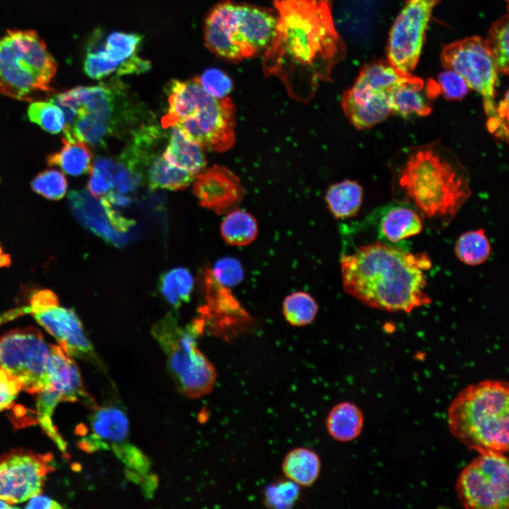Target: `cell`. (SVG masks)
Instances as JSON below:
<instances>
[{
    "mask_svg": "<svg viewBox=\"0 0 509 509\" xmlns=\"http://www.w3.org/2000/svg\"><path fill=\"white\" fill-rule=\"evenodd\" d=\"M274 6L278 21L263 71L279 79L291 98L308 103L346 55L331 0H274Z\"/></svg>",
    "mask_w": 509,
    "mask_h": 509,
    "instance_id": "cell-1",
    "label": "cell"
},
{
    "mask_svg": "<svg viewBox=\"0 0 509 509\" xmlns=\"http://www.w3.org/2000/svg\"><path fill=\"white\" fill-rule=\"evenodd\" d=\"M426 254H414L381 242L358 247L340 261L344 291L367 306L409 312L428 305Z\"/></svg>",
    "mask_w": 509,
    "mask_h": 509,
    "instance_id": "cell-2",
    "label": "cell"
},
{
    "mask_svg": "<svg viewBox=\"0 0 509 509\" xmlns=\"http://www.w3.org/2000/svg\"><path fill=\"white\" fill-rule=\"evenodd\" d=\"M390 168L397 201L442 226L452 221L472 194L467 170L438 141L402 148Z\"/></svg>",
    "mask_w": 509,
    "mask_h": 509,
    "instance_id": "cell-3",
    "label": "cell"
},
{
    "mask_svg": "<svg viewBox=\"0 0 509 509\" xmlns=\"http://www.w3.org/2000/svg\"><path fill=\"white\" fill-rule=\"evenodd\" d=\"M509 387L485 380L460 391L447 410L450 433L479 453L508 450Z\"/></svg>",
    "mask_w": 509,
    "mask_h": 509,
    "instance_id": "cell-4",
    "label": "cell"
},
{
    "mask_svg": "<svg viewBox=\"0 0 509 509\" xmlns=\"http://www.w3.org/2000/svg\"><path fill=\"white\" fill-rule=\"evenodd\" d=\"M166 93L168 107L161 119L163 129L176 126L206 150L222 153L232 148L236 108L230 98H214L193 79L170 81Z\"/></svg>",
    "mask_w": 509,
    "mask_h": 509,
    "instance_id": "cell-5",
    "label": "cell"
},
{
    "mask_svg": "<svg viewBox=\"0 0 509 509\" xmlns=\"http://www.w3.org/2000/svg\"><path fill=\"white\" fill-rule=\"evenodd\" d=\"M57 62L33 30H8L0 37V93L33 101L50 91Z\"/></svg>",
    "mask_w": 509,
    "mask_h": 509,
    "instance_id": "cell-6",
    "label": "cell"
},
{
    "mask_svg": "<svg viewBox=\"0 0 509 509\" xmlns=\"http://www.w3.org/2000/svg\"><path fill=\"white\" fill-rule=\"evenodd\" d=\"M204 329L199 317L182 327L171 313L152 328L153 337L166 355L168 368L177 389L190 399L209 394L216 380L214 366L197 348V339Z\"/></svg>",
    "mask_w": 509,
    "mask_h": 509,
    "instance_id": "cell-7",
    "label": "cell"
},
{
    "mask_svg": "<svg viewBox=\"0 0 509 509\" xmlns=\"http://www.w3.org/2000/svg\"><path fill=\"white\" fill-rule=\"evenodd\" d=\"M59 101L76 112L89 116L100 128L106 140L119 136L141 125L145 114L137 101L119 79L112 78L93 86H78L58 94Z\"/></svg>",
    "mask_w": 509,
    "mask_h": 509,
    "instance_id": "cell-8",
    "label": "cell"
},
{
    "mask_svg": "<svg viewBox=\"0 0 509 509\" xmlns=\"http://www.w3.org/2000/svg\"><path fill=\"white\" fill-rule=\"evenodd\" d=\"M503 452H485L459 475L455 489L462 506L469 509H507L509 505L508 460Z\"/></svg>",
    "mask_w": 509,
    "mask_h": 509,
    "instance_id": "cell-9",
    "label": "cell"
},
{
    "mask_svg": "<svg viewBox=\"0 0 509 509\" xmlns=\"http://www.w3.org/2000/svg\"><path fill=\"white\" fill-rule=\"evenodd\" d=\"M50 344L35 327L15 329L0 337V368L6 371L30 394L49 384Z\"/></svg>",
    "mask_w": 509,
    "mask_h": 509,
    "instance_id": "cell-10",
    "label": "cell"
},
{
    "mask_svg": "<svg viewBox=\"0 0 509 509\" xmlns=\"http://www.w3.org/2000/svg\"><path fill=\"white\" fill-rule=\"evenodd\" d=\"M131 135L119 160L136 172L149 188L184 189L194 181L197 175L171 165L157 149L162 139L156 126L141 125Z\"/></svg>",
    "mask_w": 509,
    "mask_h": 509,
    "instance_id": "cell-11",
    "label": "cell"
},
{
    "mask_svg": "<svg viewBox=\"0 0 509 509\" xmlns=\"http://www.w3.org/2000/svg\"><path fill=\"white\" fill-rule=\"evenodd\" d=\"M441 61L444 67L458 74L468 87L480 93L489 117L497 115L494 104L498 71L485 40L472 36L443 47Z\"/></svg>",
    "mask_w": 509,
    "mask_h": 509,
    "instance_id": "cell-12",
    "label": "cell"
},
{
    "mask_svg": "<svg viewBox=\"0 0 509 509\" xmlns=\"http://www.w3.org/2000/svg\"><path fill=\"white\" fill-rule=\"evenodd\" d=\"M25 312L32 314L67 355L100 363L79 318L73 310L60 305L53 291L42 289L35 292Z\"/></svg>",
    "mask_w": 509,
    "mask_h": 509,
    "instance_id": "cell-13",
    "label": "cell"
},
{
    "mask_svg": "<svg viewBox=\"0 0 509 509\" xmlns=\"http://www.w3.org/2000/svg\"><path fill=\"white\" fill-rule=\"evenodd\" d=\"M440 1L406 0L391 28L386 47L388 62L399 71L411 74L415 69L433 9Z\"/></svg>",
    "mask_w": 509,
    "mask_h": 509,
    "instance_id": "cell-14",
    "label": "cell"
},
{
    "mask_svg": "<svg viewBox=\"0 0 509 509\" xmlns=\"http://www.w3.org/2000/svg\"><path fill=\"white\" fill-rule=\"evenodd\" d=\"M54 467L50 454L23 448L0 456V499L18 503L40 494L45 480Z\"/></svg>",
    "mask_w": 509,
    "mask_h": 509,
    "instance_id": "cell-15",
    "label": "cell"
},
{
    "mask_svg": "<svg viewBox=\"0 0 509 509\" xmlns=\"http://www.w3.org/2000/svg\"><path fill=\"white\" fill-rule=\"evenodd\" d=\"M204 35L207 48L227 60L239 62L256 55L246 39L239 3L232 0H222L210 10Z\"/></svg>",
    "mask_w": 509,
    "mask_h": 509,
    "instance_id": "cell-16",
    "label": "cell"
},
{
    "mask_svg": "<svg viewBox=\"0 0 509 509\" xmlns=\"http://www.w3.org/2000/svg\"><path fill=\"white\" fill-rule=\"evenodd\" d=\"M68 201L73 214L84 227L115 245L125 242V234L135 223L106 200L93 197L87 189L71 191Z\"/></svg>",
    "mask_w": 509,
    "mask_h": 509,
    "instance_id": "cell-17",
    "label": "cell"
},
{
    "mask_svg": "<svg viewBox=\"0 0 509 509\" xmlns=\"http://www.w3.org/2000/svg\"><path fill=\"white\" fill-rule=\"evenodd\" d=\"M142 37L136 33L115 31L107 35L97 47H90L95 66L105 78L115 73L117 76L146 72L151 64L137 55Z\"/></svg>",
    "mask_w": 509,
    "mask_h": 509,
    "instance_id": "cell-18",
    "label": "cell"
},
{
    "mask_svg": "<svg viewBox=\"0 0 509 509\" xmlns=\"http://www.w3.org/2000/svg\"><path fill=\"white\" fill-rule=\"evenodd\" d=\"M193 182V192L203 207L217 214L238 208L245 190L238 177L225 166L214 165L199 172Z\"/></svg>",
    "mask_w": 509,
    "mask_h": 509,
    "instance_id": "cell-19",
    "label": "cell"
},
{
    "mask_svg": "<svg viewBox=\"0 0 509 509\" xmlns=\"http://www.w3.org/2000/svg\"><path fill=\"white\" fill-rule=\"evenodd\" d=\"M390 94L356 78L344 92L341 105L350 123L356 129L364 130L381 123L391 115Z\"/></svg>",
    "mask_w": 509,
    "mask_h": 509,
    "instance_id": "cell-20",
    "label": "cell"
},
{
    "mask_svg": "<svg viewBox=\"0 0 509 509\" xmlns=\"http://www.w3.org/2000/svg\"><path fill=\"white\" fill-rule=\"evenodd\" d=\"M90 431L79 441V447L93 452L127 440L129 422L126 414L115 406H94L90 419Z\"/></svg>",
    "mask_w": 509,
    "mask_h": 509,
    "instance_id": "cell-21",
    "label": "cell"
},
{
    "mask_svg": "<svg viewBox=\"0 0 509 509\" xmlns=\"http://www.w3.org/2000/svg\"><path fill=\"white\" fill-rule=\"evenodd\" d=\"M50 349L48 385L59 393L62 402L83 400L94 407L95 402L85 390L79 370L72 357L59 346L50 344Z\"/></svg>",
    "mask_w": 509,
    "mask_h": 509,
    "instance_id": "cell-22",
    "label": "cell"
},
{
    "mask_svg": "<svg viewBox=\"0 0 509 509\" xmlns=\"http://www.w3.org/2000/svg\"><path fill=\"white\" fill-rule=\"evenodd\" d=\"M169 128V139L163 151V157L171 165L197 175L206 165L204 149L187 138L176 126Z\"/></svg>",
    "mask_w": 509,
    "mask_h": 509,
    "instance_id": "cell-23",
    "label": "cell"
},
{
    "mask_svg": "<svg viewBox=\"0 0 509 509\" xmlns=\"http://www.w3.org/2000/svg\"><path fill=\"white\" fill-rule=\"evenodd\" d=\"M380 228L384 237L392 242H398L419 234L423 223L419 213L409 206L399 201L385 209Z\"/></svg>",
    "mask_w": 509,
    "mask_h": 509,
    "instance_id": "cell-24",
    "label": "cell"
},
{
    "mask_svg": "<svg viewBox=\"0 0 509 509\" xmlns=\"http://www.w3.org/2000/svg\"><path fill=\"white\" fill-rule=\"evenodd\" d=\"M364 416L354 403L344 401L333 406L325 419L328 434L335 440L347 443L356 439L361 433Z\"/></svg>",
    "mask_w": 509,
    "mask_h": 509,
    "instance_id": "cell-25",
    "label": "cell"
},
{
    "mask_svg": "<svg viewBox=\"0 0 509 509\" xmlns=\"http://www.w3.org/2000/svg\"><path fill=\"white\" fill-rule=\"evenodd\" d=\"M321 467L318 454L305 447L290 450L281 463L284 476L300 487L312 486L320 476Z\"/></svg>",
    "mask_w": 509,
    "mask_h": 509,
    "instance_id": "cell-26",
    "label": "cell"
},
{
    "mask_svg": "<svg viewBox=\"0 0 509 509\" xmlns=\"http://www.w3.org/2000/svg\"><path fill=\"white\" fill-rule=\"evenodd\" d=\"M423 86V80L414 76L396 87L390 94L391 114L403 118L429 115L431 107L421 93Z\"/></svg>",
    "mask_w": 509,
    "mask_h": 509,
    "instance_id": "cell-27",
    "label": "cell"
},
{
    "mask_svg": "<svg viewBox=\"0 0 509 509\" xmlns=\"http://www.w3.org/2000/svg\"><path fill=\"white\" fill-rule=\"evenodd\" d=\"M363 194V188L357 182L345 180L332 185L324 199L329 210L335 218H347L358 211Z\"/></svg>",
    "mask_w": 509,
    "mask_h": 509,
    "instance_id": "cell-28",
    "label": "cell"
},
{
    "mask_svg": "<svg viewBox=\"0 0 509 509\" xmlns=\"http://www.w3.org/2000/svg\"><path fill=\"white\" fill-rule=\"evenodd\" d=\"M61 149L47 159L49 165L59 167L65 173L78 176L90 172L92 153L86 143L74 139H62Z\"/></svg>",
    "mask_w": 509,
    "mask_h": 509,
    "instance_id": "cell-29",
    "label": "cell"
},
{
    "mask_svg": "<svg viewBox=\"0 0 509 509\" xmlns=\"http://www.w3.org/2000/svg\"><path fill=\"white\" fill-rule=\"evenodd\" d=\"M223 240L232 246H246L252 242L258 234V224L249 212L235 209L227 213L221 224Z\"/></svg>",
    "mask_w": 509,
    "mask_h": 509,
    "instance_id": "cell-30",
    "label": "cell"
},
{
    "mask_svg": "<svg viewBox=\"0 0 509 509\" xmlns=\"http://www.w3.org/2000/svg\"><path fill=\"white\" fill-rule=\"evenodd\" d=\"M193 285L191 273L184 267L174 268L164 273L159 281L160 293L175 308L189 301Z\"/></svg>",
    "mask_w": 509,
    "mask_h": 509,
    "instance_id": "cell-31",
    "label": "cell"
},
{
    "mask_svg": "<svg viewBox=\"0 0 509 509\" xmlns=\"http://www.w3.org/2000/svg\"><path fill=\"white\" fill-rule=\"evenodd\" d=\"M491 245L483 229L467 231L457 239L455 252L457 257L467 265L484 262L491 253Z\"/></svg>",
    "mask_w": 509,
    "mask_h": 509,
    "instance_id": "cell-32",
    "label": "cell"
},
{
    "mask_svg": "<svg viewBox=\"0 0 509 509\" xmlns=\"http://www.w3.org/2000/svg\"><path fill=\"white\" fill-rule=\"evenodd\" d=\"M282 310L285 320L291 325L304 327L315 320L318 305L310 294L299 291L284 298Z\"/></svg>",
    "mask_w": 509,
    "mask_h": 509,
    "instance_id": "cell-33",
    "label": "cell"
},
{
    "mask_svg": "<svg viewBox=\"0 0 509 509\" xmlns=\"http://www.w3.org/2000/svg\"><path fill=\"white\" fill-rule=\"evenodd\" d=\"M498 71L508 73L509 22L505 15L494 23L485 40Z\"/></svg>",
    "mask_w": 509,
    "mask_h": 509,
    "instance_id": "cell-34",
    "label": "cell"
},
{
    "mask_svg": "<svg viewBox=\"0 0 509 509\" xmlns=\"http://www.w3.org/2000/svg\"><path fill=\"white\" fill-rule=\"evenodd\" d=\"M300 496V486L286 479H279L268 485L263 492V503L272 508H290Z\"/></svg>",
    "mask_w": 509,
    "mask_h": 509,
    "instance_id": "cell-35",
    "label": "cell"
},
{
    "mask_svg": "<svg viewBox=\"0 0 509 509\" xmlns=\"http://www.w3.org/2000/svg\"><path fill=\"white\" fill-rule=\"evenodd\" d=\"M28 115L30 121L52 134L60 132L65 127L63 111L50 101L31 103L28 107Z\"/></svg>",
    "mask_w": 509,
    "mask_h": 509,
    "instance_id": "cell-36",
    "label": "cell"
},
{
    "mask_svg": "<svg viewBox=\"0 0 509 509\" xmlns=\"http://www.w3.org/2000/svg\"><path fill=\"white\" fill-rule=\"evenodd\" d=\"M35 192L45 197L57 200L62 198L67 189V182L64 175L55 170L40 173L32 182Z\"/></svg>",
    "mask_w": 509,
    "mask_h": 509,
    "instance_id": "cell-37",
    "label": "cell"
},
{
    "mask_svg": "<svg viewBox=\"0 0 509 509\" xmlns=\"http://www.w3.org/2000/svg\"><path fill=\"white\" fill-rule=\"evenodd\" d=\"M209 94L216 98H223L233 90L231 78L222 70L217 68L206 69L201 75L192 78Z\"/></svg>",
    "mask_w": 509,
    "mask_h": 509,
    "instance_id": "cell-38",
    "label": "cell"
},
{
    "mask_svg": "<svg viewBox=\"0 0 509 509\" xmlns=\"http://www.w3.org/2000/svg\"><path fill=\"white\" fill-rule=\"evenodd\" d=\"M211 272L217 282L224 286H235L242 281L244 276L240 262L230 257L218 259Z\"/></svg>",
    "mask_w": 509,
    "mask_h": 509,
    "instance_id": "cell-39",
    "label": "cell"
},
{
    "mask_svg": "<svg viewBox=\"0 0 509 509\" xmlns=\"http://www.w3.org/2000/svg\"><path fill=\"white\" fill-rule=\"evenodd\" d=\"M440 94L448 100L462 99L468 92V86L461 76L451 69L441 72L436 82Z\"/></svg>",
    "mask_w": 509,
    "mask_h": 509,
    "instance_id": "cell-40",
    "label": "cell"
},
{
    "mask_svg": "<svg viewBox=\"0 0 509 509\" xmlns=\"http://www.w3.org/2000/svg\"><path fill=\"white\" fill-rule=\"evenodd\" d=\"M22 387L20 383L0 368V411L11 408Z\"/></svg>",
    "mask_w": 509,
    "mask_h": 509,
    "instance_id": "cell-41",
    "label": "cell"
},
{
    "mask_svg": "<svg viewBox=\"0 0 509 509\" xmlns=\"http://www.w3.org/2000/svg\"><path fill=\"white\" fill-rule=\"evenodd\" d=\"M25 508L59 509L62 506L50 498L38 494L30 498Z\"/></svg>",
    "mask_w": 509,
    "mask_h": 509,
    "instance_id": "cell-42",
    "label": "cell"
},
{
    "mask_svg": "<svg viewBox=\"0 0 509 509\" xmlns=\"http://www.w3.org/2000/svg\"><path fill=\"white\" fill-rule=\"evenodd\" d=\"M16 507L11 505L8 503L0 499V508H16Z\"/></svg>",
    "mask_w": 509,
    "mask_h": 509,
    "instance_id": "cell-43",
    "label": "cell"
},
{
    "mask_svg": "<svg viewBox=\"0 0 509 509\" xmlns=\"http://www.w3.org/2000/svg\"><path fill=\"white\" fill-rule=\"evenodd\" d=\"M3 256H4V255H3V252H2V250H1V247H0V260H1V258Z\"/></svg>",
    "mask_w": 509,
    "mask_h": 509,
    "instance_id": "cell-44",
    "label": "cell"
},
{
    "mask_svg": "<svg viewBox=\"0 0 509 509\" xmlns=\"http://www.w3.org/2000/svg\"><path fill=\"white\" fill-rule=\"evenodd\" d=\"M505 1H508V0H505Z\"/></svg>",
    "mask_w": 509,
    "mask_h": 509,
    "instance_id": "cell-45",
    "label": "cell"
}]
</instances>
